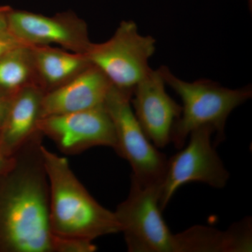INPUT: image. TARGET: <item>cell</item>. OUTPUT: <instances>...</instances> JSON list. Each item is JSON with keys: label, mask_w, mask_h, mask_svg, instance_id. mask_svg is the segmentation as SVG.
I'll return each instance as SVG.
<instances>
[{"label": "cell", "mask_w": 252, "mask_h": 252, "mask_svg": "<svg viewBox=\"0 0 252 252\" xmlns=\"http://www.w3.org/2000/svg\"><path fill=\"white\" fill-rule=\"evenodd\" d=\"M38 84L31 46H21L0 57V92L12 96Z\"/></svg>", "instance_id": "cell-15"}, {"label": "cell", "mask_w": 252, "mask_h": 252, "mask_svg": "<svg viewBox=\"0 0 252 252\" xmlns=\"http://www.w3.org/2000/svg\"><path fill=\"white\" fill-rule=\"evenodd\" d=\"M21 46L28 45L21 42L9 30L0 32V57Z\"/></svg>", "instance_id": "cell-16"}, {"label": "cell", "mask_w": 252, "mask_h": 252, "mask_svg": "<svg viewBox=\"0 0 252 252\" xmlns=\"http://www.w3.org/2000/svg\"><path fill=\"white\" fill-rule=\"evenodd\" d=\"M11 9L9 6H0V32L8 30V18Z\"/></svg>", "instance_id": "cell-18"}, {"label": "cell", "mask_w": 252, "mask_h": 252, "mask_svg": "<svg viewBox=\"0 0 252 252\" xmlns=\"http://www.w3.org/2000/svg\"><path fill=\"white\" fill-rule=\"evenodd\" d=\"M249 6H250V9H252V0H248Z\"/></svg>", "instance_id": "cell-20"}, {"label": "cell", "mask_w": 252, "mask_h": 252, "mask_svg": "<svg viewBox=\"0 0 252 252\" xmlns=\"http://www.w3.org/2000/svg\"><path fill=\"white\" fill-rule=\"evenodd\" d=\"M132 94L112 85L104 100L115 130L116 152L129 162L131 177L140 185L162 186L168 159L144 133L132 109Z\"/></svg>", "instance_id": "cell-4"}, {"label": "cell", "mask_w": 252, "mask_h": 252, "mask_svg": "<svg viewBox=\"0 0 252 252\" xmlns=\"http://www.w3.org/2000/svg\"><path fill=\"white\" fill-rule=\"evenodd\" d=\"M160 69L150 71L132 91L131 104L137 121L157 148L171 142L172 127L180 119L182 106L165 90Z\"/></svg>", "instance_id": "cell-10"}, {"label": "cell", "mask_w": 252, "mask_h": 252, "mask_svg": "<svg viewBox=\"0 0 252 252\" xmlns=\"http://www.w3.org/2000/svg\"><path fill=\"white\" fill-rule=\"evenodd\" d=\"M37 128L67 155L81 154L98 146L117 150L114 124L104 104L79 112L41 118Z\"/></svg>", "instance_id": "cell-8"}, {"label": "cell", "mask_w": 252, "mask_h": 252, "mask_svg": "<svg viewBox=\"0 0 252 252\" xmlns=\"http://www.w3.org/2000/svg\"><path fill=\"white\" fill-rule=\"evenodd\" d=\"M213 133V129L208 126L192 131L187 147L169 159L160 199L162 211L175 192L186 184L201 182L215 189L226 185L229 172L212 143Z\"/></svg>", "instance_id": "cell-7"}, {"label": "cell", "mask_w": 252, "mask_h": 252, "mask_svg": "<svg viewBox=\"0 0 252 252\" xmlns=\"http://www.w3.org/2000/svg\"><path fill=\"white\" fill-rule=\"evenodd\" d=\"M44 94L40 88L32 86L11 96L0 130V152L6 157H13L39 131Z\"/></svg>", "instance_id": "cell-12"}, {"label": "cell", "mask_w": 252, "mask_h": 252, "mask_svg": "<svg viewBox=\"0 0 252 252\" xmlns=\"http://www.w3.org/2000/svg\"><path fill=\"white\" fill-rule=\"evenodd\" d=\"M8 30L26 45L58 44L67 51L86 54L92 44L85 21L74 13H59L53 16L12 9Z\"/></svg>", "instance_id": "cell-9"}, {"label": "cell", "mask_w": 252, "mask_h": 252, "mask_svg": "<svg viewBox=\"0 0 252 252\" xmlns=\"http://www.w3.org/2000/svg\"><path fill=\"white\" fill-rule=\"evenodd\" d=\"M156 42L152 36L141 34L135 22L124 21L109 40L92 43L86 56L113 85L132 93L152 70L149 62L155 53Z\"/></svg>", "instance_id": "cell-6"}, {"label": "cell", "mask_w": 252, "mask_h": 252, "mask_svg": "<svg viewBox=\"0 0 252 252\" xmlns=\"http://www.w3.org/2000/svg\"><path fill=\"white\" fill-rule=\"evenodd\" d=\"M44 137L37 131L0 175V252H54Z\"/></svg>", "instance_id": "cell-1"}, {"label": "cell", "mask_w": 252, "mask_h": 252, "mask_svg": "<svg viewBox=\"0 0 252 252\" xmlns=\"http://www.w3.org/2000/svg\"><path fill=\"white\" fill-rule=\"evenodd\" d=\"M11 96L0 92V130L2 127Z\"/></svg>", "instance_id": "cell-17"}, {"label": "cell", "mask_w": 252, "mask_h": 252, "mask_svg": "<svg viewBox=\"0 0 252 252\" xmlns=\"http://www.w3.org/2000/svg\"><path fill=\"white\" fill-rule=\"evenodd\" d=\"M167 86L180 96L183 105L180 119L171 132V142L177 149L183 148L187 137L195 129L208 126L216 133L215 144L225 139V126L230 113L251 98V87L230 89L209 79L193 82L182 80L169 68H159Z\"/></svg>", "instance_id": "cell-3"}, {"label": "cell", "mask_w": 252, "mask_h": 252, "mask_svg": "<svg viewBox=\"0 0 252 252\" xmlns=\"http://www.w3.org/2000/svg\"><path fill=\"white\" fill-rule=\"evenodd\" d=\"M50 189L49 218L51 230L63 238L94 241L120 233L114 212L94 200L78 180L67 158L42 147Z\"/></svg>", "instance_id": "cell-2"}, {"label": "cell", "mask_w": 252, "mask_h": 252, "mask_svg": "<svg viewBox=\"0 0 252 252\" xmlns=\"http://www.w3.org/2000/svg\"><path fill=\"white\" fill-rule=\"evenodd\" d=\"M162 186H142L131 177L130 192L114 212L130 252H177V237L160 207Z\"/></svg>", "instance_id": "cell-5"}, {"label": "cell", "mask_w": 252, "mask_h": 252, "mask_svg": "<svg viewBox=\"0 0 252 252\" xmlns=\"http://www.w3.org/2000/svg\"><path fill=\"white\" fill-rule=\"evenodd\" d=\"M252 220L245 219L229 229L196 225L176 234L177 252H246L252 247Z\"/></svg>", "instance_id": "cell-13"}, {"label": "cell", "mask_w": 252, "mask_h": 252, "mask_svg": "<svg viewBox=\"0 0 252 252\" xmlns=\"http://www.w3.org/2000/svg\"><path fill=\"white\" fill-rule=\"evenodd\" d=\"M112 85L108 77L91 64L72 80L44 94L41 119L102 105Z\"/></svg>", "instance_id": "cell-11"}, {"label": "cell", "mask_w": 252, "mask_h": 252, "mask_svg": "<svg viewBox=\"0 0 252 252\" xmlns=\"http://www.w3.org/2000/svg\"><path fill=\"white\" fill-rule=\"evenodd\" d=\"M12 160L13 157H6L0 152V175L9 167Z\"/></svg>", "instance_id": "cell-19"}, {"label": "cell", "mask_w": 252, "mask_h": 252, "mask_svg": "<svg viewBox=\"0 0 252 252\" xmlns=\"http://www.w3.org/2000/svg\"><path fill=\"white\" fill-rule=\"evenodd\" d=\"M38 84L45 94L64 85L91 65L86 54L51 47L31 46Z\"/></svg>", "instance_id": "cell-14"}]
</instances>
